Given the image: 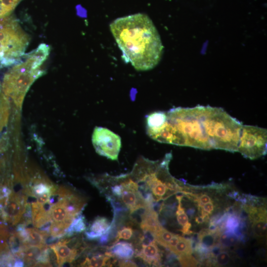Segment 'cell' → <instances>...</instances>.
Returning <instances> with one entry per match:
<instances>
[{"label":"cell","mask_w":267,"mask_h":267,"mask_svg":"<svg viewBox=\"0 0 267 267\" xmlns=\"http://www.w3.org/2000/svg\"><path fill=\"white\" fill-rule=\"evenodd\" d=\"M195 221L197 223H203V222H204V221L203 220V219L202 218V217L201 216H199L198 217H196L195 219Z\"/></svg>","instance_id":"cell-32"},{"label":"cell","mask_w":267,"mask_h":267,"mask_svg":"<svg viewBox=\"0 0 267 267\" xmlns=\"http://www.w3.org/2000/svg\"><path fill=\"white\" fill-rule=\"evenodd\" d=\"M118 265L119 267H137L136 264L134 262L128 260H122L119 261Z\"/></svg>","instance_id":"cell-30"},{"label":"cell","mask_w":267,"mask_h":267,"mask_svg":"<svg viewBox=\"0 0 267 267\" xmlns=\"http://www.w3.org/2000/svg\"><path fill=\"white\" fill-rule=\"evenodd\" d=\"M135 255L149 265L159 266L161 264V253L155 240L147 244H141V249L136 250Z\"/></svg>","instance_id":"cell-11"},{"label":"cell","mask_w":267,"mask_h":267,"mask_svg":"<svg viewBox=\"0 0 267 267\" xmlns=\"http://www.w3.org/2000/svg\"><path fill=\"white\" fill-rule=\"evenodd\" d=\"M27 202V195L11 191L5 205L0 210V215L5 222L16 225L22 219Z\"/></svg>","instance_id":"cell-8"},{"label":"cell","mask_w":267,"mask_h":267,"mask_svg":"<svg viewBox=\"0 0 267 267\" xmlns=\"http://www.w3.org/2000/svg\"><path fill=\"white\" fill-rule=\"evenodd\" d=\"M26 230L27 236L24 245L35 246L47 245L45 240L48 235L45 233L36 228H26Z\"/></svg>","instance_id":"cell-16"},{"label":"cell","mask_w":267,"mask_h":267,"mask_svg":"<svg viewBox=\"0 0 267 267\" xmlns=\"http://www.w3.org/2000/svg\"><path fill=\"white\" fill-rule=\"evenodd\" d=\"M86 229V224L84 216L80 213L73 220L66 231L65 235L71 237L80 233Z\"/></svg>","instance_id":"cell-17"},{"label":"cell","mask_w":267,"mask_h":267,"mask_svg":"<svg viewBox=\"0 0 267 267\" xmlns=\"http://www.w3.org/2000/svg\"><path fill=\"white\" fill-rule=\"evenodd\" d=\"M178 204L176 211L177 219L178 223L183 226L188 222V217L185 213L184 209L182 206L181 200H178Z\"/></svg>","instance_id":"cell-23"},{"label":"cell","mask_w":267,"mask_h":267,"mask_svg":"<svg viewBox=\"0 0 267 267\" xmlns=\"http://www.w3.org/2000/svg\"><path fill=\"white\" fill-rule=\"evenodd\" d=\"M191 226V224L190 222H187L186 224L182 226V228L181 230L182 233L184 234H190L193 233V232L190 230V228Z\"/></svg>","instance_id":"cell-31"},{"label":"cell","mask_w":267,"mask_h":267,"mask_svg":"<svg viewBox=\"0 0 267 267\" xmlns=\"http://www.w3.org/2000/svg\"><path fill=\"white\" fill-rule=\"evenodd\" d=\"M47 246V245L35 246L23 244L22 259L24 265L27 266H36L43 250Z\"/></svg>","instance_id":"cell-15"},{"label":"cell","mask_w":267,"mask_h":267,"mask_svg":"<svg viewBox=\"0 0 267 267\" xmlns=\"http://www.w3.org/2000/svg\"><path fill=\"white\" fill-rule=\"evenodd\" d=\"M134 233V230L133 228L130 226H125L122 227L121 229L117 231L116 240L114 243H116L120 239L124 240L130 239Z\"/></svg>","instance_id":"cell-24"},{"label":"cell","mask_w":267,"mask_h":267,"mask_svg":"<svg viewBox=\"0 0 267 267\" xmlns=\"http://www.w3.org/2000/svg\"><path fill=\"white\" fill-rule=\"evenodd\" d=\"M202 209L204 211L210 215L212 214L214 210V205L213 201H210L202 206L201 208H198Z\"/></svg>","instance_id":"cell-29"},{"label":"cell","mask_w":267,"mask_h":267,"mask_svg":"<svg viewBox=\"0 0 267 267\" xmlns=\"http://www.w3.org/2000/svg\"><path fill=\"white\" fill-rule=\"evenodd\" d=\"M267 143V129L243 125L237 151L245 158L257 159L266 154Z\"/></svg>","instance_id":"cell-6"},{"label":"cell","mask_w":267,"mask_h":267,"mask_svg":"<svg viewBox=\"0 0 267 267\" xmlns=\"http://www.w3.org/2000/svg\"><path fill=\"white\" fill-rule=\"evenodd\" d=\"M251 222L253 223L252 228L254 235L258 237L265 236L267 231V218H258Z\"/></svg>","instance_id":"cell-21"},{"label":"cell","mask_w":267,"mask_h":267,"mask_svg":"<svg viewBox=\"0 0 267 267\" xmlns=\"http://www.w3.org/2000/svg\"><path fill=\"white\" fill-rule=\"evenodd\" d=\"M174 235L163 226L153 234L155 241L165 248Z\"/></svg>","instance_id":"cell-20"},{"label":"cell","mask_w":267,"mask_h":267,"mask_svg":"<svg viewBox=\"0 0 267 267\" xmlns=\"http://www.w3.org/2000/svg\"><path fill=\"white\" fill-rule=\"evenodd\" d=\"M50 47L42 44L19 61L4 76L1 93L18 107L22 105L30 86L44 73L41 66L49 54Z\"/></svg>","instance_id":"cell-2"},{"label":"cell","mask_w":267,"mask_h":267,"mask_svg":"<svg viewBox=\"0 0 267 267\" xmlns=\"http://www.w3.org/2000/svg\"><path fill=\"white\" fill-rule=\"evenodd\" d=\"M109 249V252H106V254L111 257H117L121 260L130 259L134 254L132 244L126 241L116 242Z\"/></svg>","instance_id":"cell-14"},{"label":"cell","mask_w":267,"mask_h":267,"mask_svg":"<svg viewBox=\"0 0 267 267\" xmlns=\"http://www.w3.org/2000/svg\"><path fill=\"white\" fill-rule=\"evenodd\" d=\"M28 35L18 20L9 14L0 18V64L6 66L17 64L29 43Z\"/></svg>","instance_id":"cell-5"},{"label":"cell","mask_w":267,"mask_h":267,"mask_svg":"<svg viewBox=\"0 0 267 267\" xmlns=\"http://www.w3.org/2000/svg\"><path fill=\"white\" fill-rule=\"evenodd\" d=\"M178 257L180 265L183 267H193L198 264V262L191 255H181Z\"/></svg>","instance_id":"cell-26"},{"label":"cell","mask_w":267,"mask_h":267,"mask_svg":"<svg viewBox=\"0 0 267 267\" xmlns=\"http://www.w3.org/2000/svg\"><path fill=\"white\" fill-rule=\"evenodd\" d=\"M240 219L236 214H229L225 222V228L227 230L233 231L240 223Z\"/></svg>","instance_id":"cell-25"},{"label":"cell","mask_w":267,"mask_h":267,"mask_svg":"<svg viewBox=\"0 0 267 267\" xmlns=\"http://www.w3.org/2000/svg\"><path fill=\"white\" fill-rule=\"evenodd\" d=\"M238 237L234 234L233 231L226 230L222 233H221L219 241L222 246L229 247L234 245L238 241Z\"/></svg>","instance_id":"cell-22"},{"label":"cell","mask_w":267,"mask_h":267,"mask_svg":"<svg viewBox=\"0 0 267 267\" xmlns=\"http://www.w3.org/2000/svg\"><path fill=\"white\" fill-rule=\"evenodd\" d=\"M230 256L229 254L225 251H222L216 255L214 258L215 265L218 266L225 265L229 261Z\"/></svg>","instance_id":"cell-27"},{"label":"cell","mask_w":267,"mask_h":267,"mask_svg":"<svg viewBox=\"0 0 267 267\" xmlns=\"http://www.w3.org/2000/svg\"><path fill=\"white\" fill-rule=\"evenodd\" d=\"M195 210L193 208L189 209L187 211V214L189 215L190 216L192 217L194 213Z\"/></svg>","instance_id":"cell-33"},{"label":"cell","mask_w":267,"mask_h":267,"mask_svg":"<svg viewBox=\"0 0 267 267\" xmlns=\"http://www.w3.org/2000/svg\"><path fill=\"white\" fill-rule=\"evenodd\" d=\"M117 180L123 187V190L119 199L129 210L130 214H132L139 209H144L148 206H153L146 203L138 187L124 181Z\"/></svg>","instance_id":"cell-9"},{"label":"cell","mask_w":267,"mask_h":267,"mask_svg":"<svg viewBox=\"0 0 267 267\" xmlns=\"http://www.w3.org/2000/svg\"><path fill=\"white\" fill-rule=\"evenodd\" d=\"M110 258L105 253L95 254L90 258L87 257L81 265L83 267H103L110 265Z\"/></svg>","instance_id":"cell-18"},{"label":"cell","mask_w":267,"mask_h":267,"mask_svg":"<svg viewBox=\"0 0 267 267\" xmlns=\"http://www.w3.org/2000/svg\"><path fill=\"white\" fill-rule=\"evenodd\" d=\"M111 226V222L106 218L97 217L89 225L85 234L86 238L89 240H96L109 232Z\"/></svg>","instance_id":"cell-13"},{"label":"cell","mask_w":267,"mask_h":267,"mask_svg":"<svg viewBox=\"0 0 267 267\" xmlns=\"http://www.w3.org/2000/svg\"><path fill=\"white\" fill-rule=\"evenodd\" d=\"M77 244L74 246L68 245L67 239H63L49 245L56 259V265L62 266L65 263H70L74 261L79 254Z\"/></svg>","instance_id":"cell-10"},{"label":"cell","mask_w":267,"mask_h":267,"mask_svg":"<svg viewBox=\"0 0 267 267\" xmlns=\"http://www.w3.org/2000/svg\"><path fill=\"white\" fill-rule=\"evenodd\" d=\"M172 252L178 257L181 255H191L193 252L191 239L180 236L178 242Z\"/></svg>","instance_id":"cell-19"},{"label":"cell","mask_w":267,"mask_h":267,"mask_svg":"<svg viewBox=\"0 0 267 267\" xmlns=\"http://www.w3.org/2000/svg\"><path fill=\"white\" fill-rule=\"evenodd\" d=\"M92 142L97 154L111 160H118L122 145L119 135L107 128L96 127Z\"/></svg>","instance_id":"cell-7"},{"label":"cell","mask_w":267,"mask_h":267,"mask_svg":"<svg viewBox=\"0 0 267 267\" xmlns=\"http://www.w3.org/2000/svg\"><path fill=\"white\" fill-rule=\"evenodd\" d=\"M166 114L167 120L182 136L185 146L203 150L213 149L201 122L200 105L173 108Z\"/></svg>","instance_id":"cell-4"},{"label":"cell","mask_w":267,"mask_h":267,"mask_svg":"<svg viewBox=\"0 0 267 267\" xmlns=\"http://www.w3.org/2000/svg\"><path fill=\"white\" fill-rule=\"evenodd\" d=\"M110 29L123 58L136 70H150L159 63L163 46L147 15L136 13L118 18L110 23Z\"/></svg>","instance_id":"cell-1"},{"label":"cell","mask_w":267,"mask_h":267,"mask_svg":"<svg viewBox=\"0 0 267 267\" xmlns=\"http://www.w3.org/2000/svg\"><path fill=\"white\" fill-rule=\"evenodd\" d=\"M200 108L201 122L213 149L237 152L242 124L222 108Z\"/></svg>","instance_id":"cell-3"},{"label":"cell","mask_w":267,"mask_h":267,"mask_svg":"<svg viewBox=\"0 0 267 267\" xmlns=\"http://www.w3.org/2000/svg\"><path fill=\"white\" fill-rule=\"evenodd\" d=\"M140 227L144 233L149 232L152 234L162 227L158 219V214L152 206L144 209L141 215Z\"/></svg>","instance_id":"cell-12"},{"label":"cell","mask_w":267,"mask_h":267,"mask_svg":"<svg viewBox=\"0 0 267 267\" xmlns=\"http://www.w3.org/2000/svg\"><path fill=\"white\" fill-rule=\"evenodd\" d=\"M180 236L178 234H174L170 241L168 242L166 248L172 252L175 247L179 241Z\"/></svg>","instance_id":"cell-28"}]
</instances>
